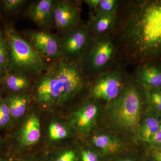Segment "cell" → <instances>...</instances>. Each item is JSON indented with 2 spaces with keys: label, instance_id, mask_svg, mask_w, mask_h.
<instances>
[{
  "label": "cell",
  "instance_id": "cell-2",
  "mask_svg": "<svg viewBox=\"0 0 161 161\" xmlns=\"http://www.w3.org/2000/svg\"><path fill=\"white\" fill-rule=\"evenodd\" d=\"M8 73L40 75L48 69L45 58L13 28L6 31Z\"/></svg>",
  "mask_w": 161,
  "mask_h": 161
},
{
  "label": "cell",
  "instance_id": "cell-31",
  "mask_svg": "<svg viewBox=\"0 0 161 161\" xmlns=\"http://www.w3.org/2000/svg\"><path fill=\"white\" fill-rule=\"evenodd\" d=\"M4 142L3 139L1 137V136H0V151L3 150V148H4Z\"/></svg>",
  "mask_w": 161,
  "mask_h": 161
},
{
  "label": "cell",
  "instance_id": "cell-21",
  "mask_svg": "<svg viewBox=\"0 0 161 161\" xmlns=\"http://www.w3.org/2000/svg\"><path fill=\"white\" fill-rule=\"evenodd\" d=\"M48 136L52 140L59 141L66 138L69 131L66 127L58 122H53L48 127Z\"/></svg>",
  "mask_w": 161,
  "mask_h": 161
},
{
  "label": "cell",
  "instance_id": "cell-32",
  "mask_svg": "<svg viewBox=\"0 0 161 161\" xmlns=\"http://www.w3.org/2000/svg\"><path fill=\"white\" fill-rule=\"evenodd\" d=\"M3 73L0 71V83H2L3 78H4V76H3Z\"/></svg>",
  "mask_w": 161,
  "mask_h": 161
},
{
  "label": "cell",
  "instance_id": "cell-11",
  "mask_svg": "<svg viewBox=\"0 0 161 161\" xmlns=\"http://www.w3.org/2000/svg\"><path fill=\"white\" fill-rule=\"evenodd\" d=\"M41 136L40 120L36 115L32 114L26 119L19 130L12 138V144L30 147L38 142Z\"/></svg>",
  "mask_w": 161,
  "mask_h": 161
},
{
  "label": "cell",
  "instance_id": "cell-14",
  "mask_svg": "<svg viewBox=\"0 0 161 161\" xmlns=\"http://www.w3.org/2000/svg\"><path fill=\"white\" fill-rule=\"evenodd\" d=\"M137 78L147 89L161 88V65L155 64L144 65L139 70Z\"/></svg>",
  "mask_w": 161,
  "mask_h": 161
},
{
  "label": "cell",
  "instance_id": "cell-3",
  "mask_svg": "<svg viewBox=\"0 0 161 161\" xmlns=\"http://www.w3.org/2000/svg\"><path fill=\"white\" fill-rule=\"evenodd\" d=\"M142 97L137 88L133 85L122 90L115 100L111 102L109 116L117 130L129 134H138L141 121Z\"/></svg>",
  "mask_w": 161,
  "mask_h": 161
},
{
  "label": "cell",
  "instance_id": "cell-16",
  "mask_svg": "<svg viewBox=\"0 0 161 161\" xmlns=\"http://www.w3.org/2000/svg\"><path fill=\"white\" fill-rule=\"evenodd\" d=\"M6 99L14 121L24 115L29 102V95L24 93L8 94Z\"/></svg>",
  "mask_w": 161,
  "mask_h": 161
},
{
  "label": "cell",
  "instance_id": "cell-8",
  "mask_svg": "<svg viewBox=\"0 0 161 161\" xmlns=\"http://www.w3.org/2000/svg\"><path fill=\"white\" fill-rule=\"evenodd\" d=\"M122 77L118 70L108 72L98 78L92 88V95L95 99L112 102L121 92Z\"/></svg>",
  "mask_w": 161,
  "mask_h": 161
},
{
  "label": "cell",
  "instance_id": "cell-22",
  "mask_svg": "<svg viewBox=\"0 0 161 161\" xmlns=\"http://www.w3.org/2000/svg\"><path fill=\"white\" fill-rule=\"evenodd\" d=\"M146 97L151 108L161 115V88L147 89Z\"/></svg>",
  "mask_w": 161,
  "mask_h": 161
},
{
  "label": "cell",
  "instance_id": "cell-18",
  "mask_svg": "<svg viewBox=\"0 0 161 161\" xmlns=\"http://www.w3.org/2000/svg\"><path fill=\"white\" fill-rule=\"evenodd\" d=\"M116 13H108L97 11L94 20L93 28L98 34L105 33L113 28L116 22Z\"/></svg>",
  "mask_w": 161,
  "mask_h": 161
},
{
  "label": "cell",
  "instance_id": "cell-35",
  "mask_svg": "<svg viewBox=\"0 0 161 161\" xmlns=\"http://www.w3.org/2000/svg\"><path fill=\"white\" fill-rule=\"evenodd\" d=\"M121 161H132L130 159H127L123 160H122Z\"/></svg>",
  "mask_w": 161,
  "mask_h": 161
},
{
  "label": "cell",
  "instance_id": "cell-1",
  "mask_svg": "<svg viewBox=\"0 0 161 161\" xmlns=\"http://www.w3.org/2000/svg\"><path fill=\"white\" fill-rule=\"evenodd\" d=\"M123 32L128 49L135 57H161V0L140 1L131 6Z\"/></svg>",
  "mask_w": 161,
  "mask_h": 161
},
{
  "label": "cell",
  "instance_id": "cell-30",
  "mask_svg": "<svg viewBox=\"0 0 161 161\" xmlns=\"http://www.w3.org/2000/svg\"><path fill=\"white\" fill-rule=\"evenodd\" d=\"M85 2L91 8L97 10L100 3V0H86Z\"/></svg>",
  "mask_w": 161,
  "mask_h": 161
},
{
  "label": "cell",
  "instance_id": "cell-33",
  "mask_svg": "<svg viewBox=\"0 0 161 161\" xmlns=\"http://www.w3.org/2000/svg\"><path fill=\"white\" fill-rule=\"evenodd\" d=\"M0 161H9L7 159L0 158Z\"/></svg>",
  "mask_w": 161,
  "mask_h": 161
},
{
  "label": "cell",
  "instance_id": "cell-36",
  "mask_svg": "<svg viewBox=\"0 0 161 161\" xmlns=\"http://www.w3.org/2000/svg\"><path fill=\"white\" fill-rule=\"evenodd\" d=\"M2 38V33H1V32L0 31V39H1V38Z\"/></svg>",
  "mask_w": 161,
  "mask_h": 161
},
{
  "label": "cell",
  "instance_id": "cell-13",
  "mask_svg": "<svg viewBox=\"0 0 161 161\" xmlns=\"http://www.w3.org/2000/svg\"><path fill=\"white\" fill-rule=\"evenodd\" d=\"M98 114L97 105L87 103L74 113L72 117V125L78 132L87 133L93 127Z\"/></svg>",
  "mask_w": 161,
  "mask_h": 161
},
{
  "label": "cell",
  "instance_id": "cell-26",
  "mask_svg": "<svg viewBox=\"0 0 161 161\" xmlns=\"http://www.w3.org/2000/svg\"><path fill=\"white\" fill-rule=\"evenodd\" d=\"M76 156L74 150H68L61 153L55 161H75Z\"/></svg>",
  "mask_w": 161,
  "mask_h": 161
},
{
  "label": "cell",
  "instance_id": "cell-25",
  "mask_svg": "<svg viewBox=\"0 0 161 161\" xmlns=\"http://www.w3.org/2000/svg\"><path fill=\"white\" fill-rule=\"evenodd\" d=\"M24 0H4L2 1L3 7L6 11L14 12L17 11L24 5Z\"/></svg>",
  "mask_w": 161,
  "mask_h": 161
},
{
  "label": "cell",
  "instance_id": "cell-34",
  "mask_svg": "<svg viewBox=\"0 0 161 161\" xmlns=\"http://www.w3.org/2000/svg\"><path fill=\"white\" fill-rule=\"evenodd\" d=\"M3 98H2V90H1V88H0V101L3 99Z\"/></svg>",
  "mask_w": 161,
  "mask_h": 161
},
{
  "label": "cell",
  "instance_id": "cell-29",
  "mask_svg": "<svg viewBox=\"0 0 161 161\" xmlns=\"http://www.w3.org/2000/svg\"><path fill=\"white\" fill-rule=\"evenodd\" d=\"M151 155L156 161H161V148L154 147L151 151Z\"/></svg>",
  "mask_w": 161,
  "mask_h": 161
},
{
  "label": "cell",
  "instance_id": "cell-27",
  "mask_svg": "<svg viewBox=\"0 0 161 161\" xmlns=\"http://www.w3.org/2000/svg\"><path fill=\"white\" fill-rule=\"evenodd\" d=\"M81 158L82 161H99L97 154L90 150H85L82 151Z\"/></svg>",
  "mask_w": 161,
  "mask_h": 161
},
{
  "label": "cell",
  "instance_id": "cell-4",
  "mask_svg": "<svg viewBox=\"0 0 161 161\" xmlns=\"http://www.w3.org/2000/svg\"><path fill=\"white\" fill-rule=\"evenodd\" d=\"M54 69L63 86L64 92L61 103L71 99L83 87V78L78 66L75 62L60 59Z\"/></svg>",
  "mask_w": 161,
  "mask_h": 161
},
{
  "label": "cell",
  "instance_id": "cell-10",
  "mask_svg": "<svg viewBox=\"0 0 161 161\" xmlns=\"http://www.w3.org/2000/svg\"><path fill=\"white\" fill-rule=\"evenodd\" d=\"M115 50V44L110 38H104L96 42L88 54L89 67L94 71L104 68L113 57Z\"/></svg>",
  "mask_w": 161,
  "mask_h": 161
},
{
  "label": "cell",
  "instance_id": "cell-7",
  "mask_svg": "<svg viewBox=\"0 0 161 161\" xmlns=\"http://www.w3.org/2000/svg\"><path fill=\"white\" fill-rule=\"evenodd\" d=\"M32 46L44 58H60L62 56L61 38L47 31H30L27 33Z\"/></svg>",
  "mask_w": 161,
  "mask_h": 161
},
{
  "label": "cell",
  "instance_id": "cell-17",
  "mask_svg": "<svg viewBox=\"0 0 161 161\" xmlns=\"http://www.w3.org/2000/svg\"><path fill=\"white\" fill-rule=\"evenodd\" d=\"M92 142L96 148L107 154L118 152L122 145L118 139L107 134H98L92 138Z\"/></svg>",
  "mask_w": 161,
  "mask_h": 161
},
{
  "label": "cell",
  "instance_id": "cell-24",
  "mask_svg": "<svg viewBox=\"0 0 161 161\" xmlns=\"http://www.w3.org/2000/svg\"><path fill=\"white\" fill-rule=\"evenodd\" d=\"M118 2L116 0H100L97 11L108 13H116L118 6Z\"/></svg>",
  "mask_w": 161,
  "mask_h": 161
},
{
  "label": "cell",
  "instance_id": "cell-28",
  "mask_svg": "<svg viewBox=\"0 0 161 161\" xmlns=\"http://www.w3.org/2000/svg\"><path fill=\"white\" fill-rule=\"evenodd\" d=\"M150 143L158 147L161 146V121L158 130Z\"/></svg>",
  "mask_w": 161,
  "mask_h": 161
},
{
  "label": "cell",
  "instance_id": "cell-23",
  "mask_svg": "<svg viewBox=\"0 0 161 161\" xmlns=\"http://www.w3.org/2000/svg\"><path fill=\"white\" fill-rule=\"evenodd\" d=\"M8 54L7 45L3 37L0 39V71L4 73L8 70Z\"/></svg>",
  "mask_w": 161,
  "mask_h": 161
},
{
  "label": "cell",
  "instance_id": "cell-9",
  "mask_svg": "<svg viewBox=\"0 0 161 161\" xmlns=\"http://www.w3.org/2000/svg\"><path fill=\"white\" fill-rule=\"evenodd\" d=\"M80 20V13L77 6L67 1H55L53 20L55 26L65 33L76 26Z\"/></svg>",
  "mask_w": 161,
  "mask_h": 161
},
{
  "label": "cell",
  "instance_id": "cell-5",
  "mask_svg": "<svg viewBox=\"0 0 161 161\" xmlns=\"http://www.w3.org/2000/svg\"><path fill=\"white\" fill-rule=\"evenodd\" d=\"M89 36L86 26H78L65 32L61 39L62 56L71 62L79 60L87 48Z\"/></svg>",
  "mask_w": 161,
  "mask_h": 161
},
{
  "label": "cell",
  "instance_id": "cell-6",
  "mask_svg": "<svg viewBox=\"0 0 161 161\" xmlns=\"http://www.w3.org/2000/svg\"><path fill=\"white\" fill-rule=\"evenodd\" d=\"M63 92V86L54 69H48L45 72L35 88L36 98L40 103L46 106L61 103Z\"/></svg>",
  "mask_w": 161,
  "mask_h": 161
},
{
  "label": "cell",
  "instance_id": "cell-15",
  "mask_svg": "<svg viewBox=\"0 0 161 161\" xmlns=\"http://www.w3.org/2000/svg\"><path fill=\"white\" fill-rule=\"evenodd\" d=\"M2 83L8 94H19L28 87L30 80L26 74L8 73L4 76Z\"/></svg>",
  "mask_w": 161,
  "mask_h": 161
},
{
  "label": "cell",
  "instance_id": "cell-19",
  "mask_svg": "<svg viewBox=\"0 0 161 161\" xmlns=\"http://www.w3.org/2000/svg\"><path fill=\"white\" fill-rule=\"evenodd\" d=\"M160 122L154 116H148L141 121L138 134L146 142H151L158 130Z\"/></svg>",
  "mask_w": 161,
  "mask_h": 161
},
{
  "label": "cell",
  "instance_id": "cell-12",
  "mask_svg": "<svg viewBox=\"0 0 161 161\" xmlns=\"http://www.w3.org/2000/svg\"><path fill=\"white\" fill-rule=\"evenodd\" d=\"M55 2L53 0H40L31 3L27 9L28 16L41 30L47 31L53 23Z\"/></svg>",
  "mask_w": 161,
  "mask_h": 161
},
{
  "label": "cell",
  "instance_id": "cell-20",
  "mask_svg": "<svg viewBox=\"0 0 161 161\" xmlns=\"http://www.w3.org/2000/svg\"><path fill=\"white\" fill-rule=\"evenodd\" d=\"M13 120L6 98L0 101V130L8 129L12 125Z\"/></svg>",
  "mask_w": 161,
  "mask_h": 161
}]
</instances>
